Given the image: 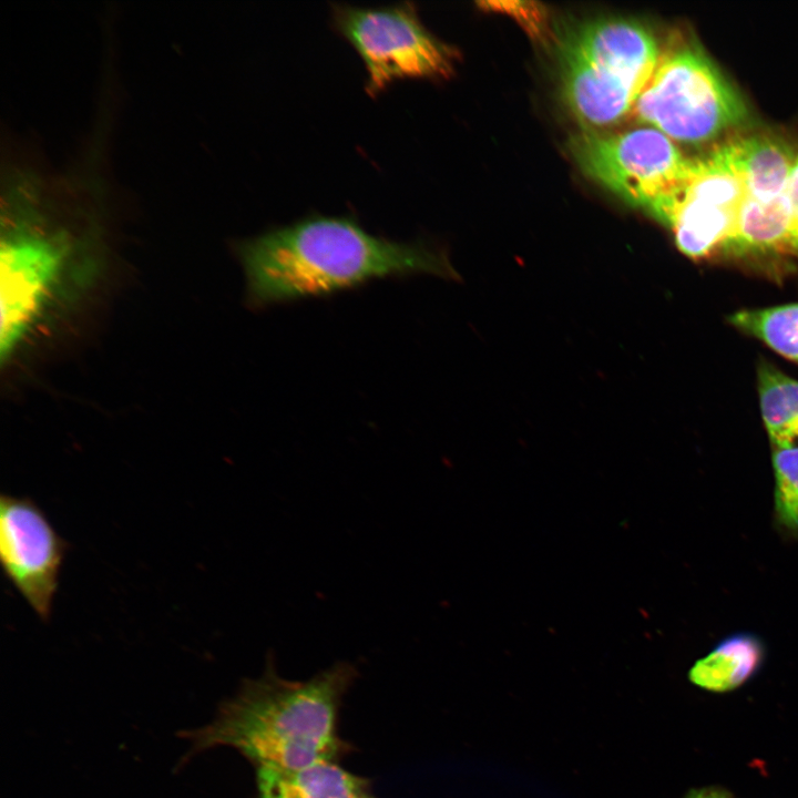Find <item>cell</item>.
<instances>
[{
  "instance_id": "cell-1",
  "label": "cell",
  "mask_w": 798,
  "mask_h": 798,
  "mask_svg": "<svg viewBox=\"0 0 798 798\" xmlns=\"http://www.w3.org/2000/svg\"><path fill=\"white\" fill-rule=\"evenodd\" d=\"M235 252L255 308L329 296L376 279L456 276L441 250L371 234L354 216L311 215L241 241Z\"/></svg>"
},
{
  "instance_id": "cell-2",
  "label": "cell",
  "mask_w": 798,
  "mask_h": 798,
  "mask_svg": "<svg viewBox=\"0 0 798 798\" xmlns=\"http://www.w3.org/2000/svg\"><path fill=\"white\" fill-rule=\"evenodd\" d=\"M357 675L352 664L339 662L307 681H288L268 657L263 675L246 679L211 724L184 734L191 741L187 756L231 746L255 767L337 763L352 749L338 733V716Z\"/></svg>"
},
{
  "instance_id": "cell-3",
  "label": "cell",
  "mask_w": 798,
  "mask_h": 798,
  "mask_svg": "<svg viewBox=\"0 0 798 798\" xmlns=\"http://www.w3.org/2000/svg\"><path fill=\"white\" fill-rule=\"evenodd\" d=\"M555 49L562 98L583 130L595 131L633 111L661 58L654 33L627 18L565 23Z\"/></svg>"
},
{
  "instance_id": "cell-4",
  "label": "cell",
  "mask_w": 798,
  "mask_h": 798,
  "mask_svg": "<svg viewBox=\"0 0 798 798\" xmlns=\"http://www.w3.org/2000/svg\"><path fill=\"white\" fill-rule=\"evenodd\" d=\"M3 198L0 346L6 358L38 324L75 244L50 214L44 186H10Z\"/></svg>"
},
{
  "instance_id": "cell-5",
  "label": "cell",
  "mask_w": 798,
  "mask_h": 798,
  "mask_svg": "<svg viewBox=\"0 0 798 798\" xmlns=\"http://www.w3.org/2000/svg\"><path fill=\"white\" fill-rule=\"evenodd\" d=\"M569 150L585 175L665 225L679 202L694 161L654 127L583 130L570 139Z\"/></svg>"
},
{
  "instance_id": "cell-6",
  "label": "cell",
  "mask_w": 798,
  "mask_h": 798,
  "mask_svg": "<svg viewBox=\"0 0 798 798\" xmlns=\"http://www.w3.org/2000/svg\"><path fill=\"white\" fill-rule=\"evenodd\" d=\"M632 114L672 140L700 143L741 124L747 109L698 47L681 44L661 54Z\"/></svg>"
},
{
  "instance_id": "cell-7",
  "label": "cell",
  "mask_w": 798,
  "mask_h": 798,
  "mask_svg": "<svg viewBox=\"0 0 798 798\" xmlns=\"http://www.w3.org/2000/svg\"><path fill=\"white\" fill-rule=\"evenodd\" d=\"M331 19L360 57L370 96L399 80L443 79L453 71L456 52L424 27L413 2L380 8L335 3Z\"/></svg>"
},
{
  "instance_id": "cell-8",
  "label": "cell",
  "mask_w": 798,
  "mask_h": 798,
  "mask_svg": "<svg viewBox=\"0 0 798 798\" xmlns=\"http://www.w3.org/2000/svg\"><path fill=\"white\" fill-rule=\"evenodd\" d=\"M69 546L32 499L0 495L3 573L43 622L50 620Z\"/></svg>"
},
{
  "instance_id": "cell-9",
  "label": "cell",
  "mask_w": 798,
  "mask_h": 798,
  "mask_svg": "<svg viewBox=\"0 0 798 798\" xmlns=\"http://www.w3.org/2000/svg\"><path fill=\"white\" fill-rule=\"evenodd\" d=\"M746 197L744 183L717 154L694 160L667 226L677 247L692 258L725 248Z\"/></svg>"
},
{
  "instance_id": "cell-10",
  "label": "cell",
  "mask_w": 798,
  "mask_h": 798,
  "mask_svg": "<svg viewBox=\"0 0 798 798\" xmlns=\"http://www.w3.org/2000/svg\"><path fill=\"white\" fill-rule=\"evenodd\" d=\"M256 798H378L371 781L336 761L301 768L256 767Z\"/></svg>"
},
{
  "instance_id": "cell-11",
  "label": "cell",
  "mask_w": 798,
  "mask_h": 798,
  "mask_svg": "<svg viewBox=\"0 0 798 798\" xmlns=\"http://www.w3.org/2000/svg\"><path fill=\"white\" fill-rule=\"evenodd\" d=\"M714 151L739 175L746 197L770 202L786 195L794 161L779 142L766 136H746Z\"/></svg>"
},
{
  "instance_id": "cell-12",
  "label": "cell",
  "mask_w": 798,
  "mask_h": 798,
  "mask_svg": "<svg viewBox=\"0 0 798 798\" xmlns=\"http://www.w3.org/2000/svg\"><path fill=\"white\" fill-rule=\"evenodd\" d=\"M724 249L741 256L792 250L787 193L770 202L745 197Z\"/></svg>"
},
{
  "instance_id": "cell-13",
  "label": "cell",
  "mask_w": 798,
  "mask_h": 798,
  "mask_svg": "<svg viewBox=\"0 0 798 798\" xmlns=\"http://www.w3.org/2000/svg\"><path fill=\"white\" fill-rule=\"evenodd\" d=\"M761 642L747 633L734 634L716 645L690 668L689 681L706 690L729 692L745 683L760 666Z\"/></svg>"
},
{
  "instance_id": "cell-14",
  "label": "cell",
  "mask_w": 798,
  "mask_h": 798,
  "mask_svg": "<svg viewBox=\"0 0 798 798\" xmlns=\"http://www.w3.org/2000/svg\"><path fill=\"white\" fill-rule=\"evenodd\" d=\"M763 421L774 448L798 444V380L769 362L757 370Z\"/></svg>"
},
{
  "instance_id": "cell-15",
  "label": "cell",
  "mask_w": 798,
  "mask_h": 798,
  "mask_svg": "<svg viewBox=\"0 0 798 798\" xmlns=\"http://www.w3.org/2000/svg\"><path fill=\"white\" fill-rule=\"evenodd\" d=\"M728 323L798 364V303L738 310Z\"/></svg>"
},
{
  "instance_id": "cell-16",
  "label": "cell",
  "mask_w": 798,
  "mask_h": 798,
  "mask_svg": "<svg viewBox=\"0 0 798 798\" xmlns=\"http://www.w3.org/2000/svg\"><path fill=\"white\" fill-rule=\"evenodd\" d=\"M775 509L779 522L798 531V444L774 448Z\"/></svg>"
},
{
  "instance_id": "cell-17",
  "label": "cell",
  "mask_w": 798,
  "mask_h": 798,
  "mask_svg": "<svg viewBox=\"0 0 798 798\" xmlns=\"http://www.w3.org/2000/svg\"><path fill=\"white\" fill-rule=\"evenodd\" d=\"M787 198L790 209V231L792 250L798 255V157L794 161L790 172Z\"/></svg>"
},
{
  "instance_id": "cell-18",
  "label": "cell",
  "mask_w": 798,
  "mask_h": 798,
  "mask_svg": "<svg viewBox=\"0 0 798 798\" xmlns=\"http://www.w3.org/2000/svg\"><path fill=\"white\" fill-rule=\"evenodd\" d=\"M685 798H733V796L725 789L706 787L689 790Z\"/></svg>"
}]
</instances>
